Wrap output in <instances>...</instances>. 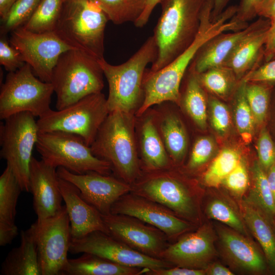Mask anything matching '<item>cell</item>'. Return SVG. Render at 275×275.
Wrapping results in <instances>:
<instances>
[{
    "instance_id": "obj_49",
    "label": "cell",
    "mask_w": 275,
    "mask_h": 275,
    "mask_svg": "<svg viewBox=\"0 0 275 275\" xmlns=\"http://www.w3.org/2000/svg\"><path fill=\"white\" fill-rule=\"evenodd\" d=\"M18 234V229L15 224L0 223V245L10 243Z\"/></svg>"
},
{
    "instance_id": "obj_21",
    "label": "cell",
    "mask_w": 275,
    "mask_h": 275,
    "mask_svg": "<svg viewBox=\"0 0 275 275\" xmlns=\"http://www.w3.org/2000/svg\"><path fill=\"white\" fill-rule=\"evenodd\" d=\"M59 183L70 220L72 238H80L97 231L109 235L102 214L82 198L78 188L59 177Z\"/></svg>"
},
{
    "instance_id": "obj_33",
    "label": "cell",
    "mask_w": 275,
    "mask_h": 275,
    "mask_svg": "<svg viewBox=\"0 0 275 275\" xmlns=\"http://www.w3.org/2000/svg\"><path fill=\"white\" fill-rule=\"evenodd\" d=\"M115 24L134 23L143 14L147 0H92Z\"/></svg>"
},
{
    "instance_id": "obj_56",
    "label": "cell",
    "mask_w": 275,
    "mask_h": 275,
    "mask_svg": "<svg viewBox=\"0 0 275 275\" xmlns=\"http://www.w3.org/2000/svg\"><path fill=\"white\" fill-rule=\"evenodd\" d=\"M18 0H0V16L4 17Z\"/></svg>"
},
{
    "instance_id": "obj_30",
    "label": "cell",
    "mask_w": 275,
    "mask_h": 275,
    "mask_svg": "<svg viewBox=\"0 0 275 275\" xmlns=\"http://www.w3.org/2000/svg\"><path fill=\"white\" fill-rule=\"evenodd\" d=\"M253 185L245 202L259 210L272 225L275 220V203L266 174L258 161L252 168Z\"/></svg>"
},
{
    "instance_id": "obj_23",
    "label": "cell",
    "mask_w": 275,
    "mask_h": 275,
    "mask_svg": "<svg viewBox=\"0 0 275 275\" xmlns=\"http://www.w3.org/2000/svg\"><path fill=\"white\" fill-rule=\"evenodd\" d=\"M154 117L149 116L144 118L140 128L141 163L143 171L168 169L174 164L166 150Z\"/></svg>"
},
{
    "instance_id": "obj_15",
    "label": "cell",
    "mask_w": 275,
    "mask_h": 275,
    "mask_svg": "<svg viewBox=\"0 0 275 275\" xmlns=\"http://www.w3.org/2000/svg\"><path fill=\"white\" fill-rule=\"evenodd\" d=\"M111 213L136 218L163 232L169 240L189 232L193 224L163 205L131 192L121 196L112 206Z\"/></svg>"
},
{
    "instance_id": "obj_3",
    "label": "cell",
    "mask_w": 275,
    "mask_h": 275,
    "mask_svg": "<svg viewBox=\"0 0 275 275\" xmlns=\"http://www.w3.org/2000/svg\"><path fill=\"white\" fill-rule=\"evenodd\" d=\"M134 114L120 111L110 112L90 146L95 156L109 162L116 175L130 185L142 172Z\"/></svg>"
},
{
    "instance_id": "obj_31",
    "label": "cell",
    "mask_w": 275,
    "mask_h": 275,
    "mask_svg": "<svg viewBox=\"0 0 275 275\" xmlns=\"http://www.w3.org/2000/svg\"><path fill=\"white\" fill-rule=\"evenodd\" d=\"M197 75L204 89L222 98H228L239 84L236 86L239 80L233 71L223 65L212 67Z\"/></svg>"
},
{
    "instance_id": "obj_34",
    "label": "cell",
    "mask_w": 275,
    "mask_h": 275,
    "mask_svg": "<svg viewBox=\"0 0 275 275\" xmlns=\"http://www.w3.org/2000/svg\"><path fill=\"white\" fill-rule=\"evenodd\" d=\"M64 0H40L30 20L22 28L35 33L54 32Z\"/></svg>"
},
{
    "instance_id": "obj_1",
    "label": "cell",
    "mask_w": 275,
    "mask_h": 275,
    "mask_svg": "<svg viewBox=\"0 0 275 275\" xmlns=\"http://www.w3.org/2000/svg\"><path fill=\"white\" fill-rule=\"evenodd\" d=\"M213 7V3L206 7L202 17L199 33L185 51L160 70L151 74L145 73L143 82L144 98L135 113L136 117L142 116L154 105L167 101L178 102L182 80L199 49L208 40L222 33L246 27L231 20L236 13L237 6L226 9L214 22L211 19Z\"/></svg>"
},
{
    "instance_id": "obj_11",
    "label": "cell",
    "mask_w": 275,
    "mask_h": 275,
    "mask_svg": "<svg viewBox=\"0 0 275 275\" xmlns=\"http://www.w3.org/2000/svg\"><path fill=\"white\" fill-rule=\"evenodd\" d=\"M35 117L29 112L18 113L5 119L0 126L1 157L26 192L30 191L32 151L39 134Z\"/></svg>"
},
{
    "instance_id": "obj_44",
    "label": "cell",
    "mask_w": 275,
    "mask_h": 275,
    "mask_svg": "<svg viewBox=\"0 0 275 275\" xmlns=\"http://www.w3.org/2000/svg\"><path fill=\"white\" fill-rule=\"evenodd\" d=\"M25 64L20 53L10 44L7 35H1L0 64L10 72L17 70Z\"/></svg>"
},
{
    "instance_id": "obj_7",
    "label": "cell",
    "mask_w": 275,
    "mask_h": 275,
    "mask_svg": "<svg viewBox=\"0 0 275 275\" xmlns=\"http://www.w3.org/2000/svg\"><path fill=\"white\" fill-rule=\"evenodd\" d=\"M173 167L142 171L131 185V192L163 205L184 220L197 223L200 219L198 195L193 186L175 173Z\"/></svg>"
},
{
    "instance_id": "obj_47",
    "label": "cell",
    "mask_w": 275,
    "mask_h": 275,
    "mask_svg": "<svg viewBox=\"0 0 275 275\" xmlns=\"http://www.w3.org/2000/svg\"><path fill=\"white\" fill-rule=\"evenodd\" d=\"M146 274L148 275H205V269H193L173 266L172 267L150 269Z\"/></svg>"
},
{
    "instance_id": "obj_9",
    "label": "cell",
    "mask_w": 275,
    "mask_h": 275,
    "mask_svg": "<svg viewBox=\"0 0 275 275\" xmlns=\"http://www.w3.org/2000/svg\"><path fill=\"white\" fill-rule=\"evenodd\" d=\"M109 113L104 95L101 92L91 94L62 109H51L39 118V133L63 131L77 134L90 146Z\"/></svg>"
},
{
    "instance_id": "obj_29",
    "label": "cell",
    "mask_w": 275,
    "mask_h": 275,
    "mask_svg": "<svg viewBox=\"0 0 275 275\" xmlns=\"http://www.w3.org/2000/svg\"><path fill=\"white\" fill-rule=\"evenodd\" d=\"M189 75L184 93L180 95L182 104L186 113L201 130L207 127V99L204 88L201 86L194 70L189 67Z\"/></svg>"
},
{
    "instance_id": "obj_28",
    "label": "cell",
    "mask_w": 275,
    "mask_h": 275,
    "mask_svg": "<svg viewBox=\"0 0 275 275\" xmlns=\"http://www.w3.org/2000/svg\"><path fill=\"white\" fill-rule=\"evenodd\" d=\"M158 127L166 150L174 164L184 158L188 147L185 126L179 117L173 113L162 116Z\"/></svg>"
},
{
    "instance_id": "obj_18",
    "label": "cell",
    "mask_w": 275,
    "mask_h": 275,
    "mask_svg": "<svg viewBox=\"0 0 275 275\" xmlns=\"http://www.w3.org/2000/svg\"><path fill=\"white\" fill-rule=\"evenodd\" d=\"M214 241L213 229L206 224L195 231L184 234L169 244L161 259L173 266L205 269L215 257Z\"/></svg>"
},
{
    "instance_id": "obj_24",
    "label": "cell",
    "mask_w": 275,
    "mask_h": 275,
    "mask_svg": "<svg viewBox=\"0 0 275 275\" xmlns=\"http://www.w3.org/2000/svg\"><path fill=\"white\" fill-rule=\"evenodd\" d=\"M270 23L242 40L223 64L230 68L239 80L258 66L263 51Z\"/></svg>"
},
{
    "instance_id": "obj_22",
    "label": "cell",
    "mask_w": 275,
    "mask_h": 275,
    "mask_svg": "<svg viewBox=\"0 0 275 275\" xmlns=\"http://www.w3.org/2000/svg\"><path fill=\"white\" fill-rule=\"evenodd\" d=\"M216 230L222 252L233 266L255 274L266 271L265 257L248 236L225 226H218Z\"/></svg>"
},
{
    "instance_id": "obj_37",
    "label": "cell",
    "mask_w": 275,
    "mask_h": 275,
    "mask_svg": "<svg viewBox=\"0 0 275 275\" xmlns=\"http://www.w3.org/2000/svg\"><path fill=\"white\" fill-rule=\"evenodd\" d=\"M246 82V81H245ZM271 85L246 82L245 93L256 125H266L270 104Z\"/></svg>"
},
{
    "instance_id": "obj_41",
    "label": "cell",
    "mask_w": 275,
    "mask_h": 275,
    "mask_svg": "<svg viewBox=\"0 0 275 275\" xmlns=\"http://www.w3.org/2000/svg\"><path fill=\"white\" fill-rule=\"evenodd\" d=\"M214 149L215 144L211 138L198 139L193 147L187 168L190 171L199 169L210 159Z\"/></svg>"
},
{
    "instance_id": "obj_39",
    "label": "cell",
    "mask_w": 275,
    "mask_h": 275,
    "mask_svg": "<svg viewBox=\"0 0 275 275\" xmlns=\"http://www.w3.org/2000/svg\"><path fill=\"white\" fill-rule=\"evenodd\" d=\"M208 217L216 220L228 227L248 236L246 226L244 221L226 202L215 199L209 202L206 208Z\"/></svg>"
},
{
    "instance_id": "obj_43",
    "label": "cell",
    "mask_w": 275,
    "mask_h": 275,
    "mask_svg": "<svg viewBox=\"0 0 275 275\" xmlns=\"http://www.w3.org/2000/svg\"><path fill=\"white\" fill-rule=\"evenodd\" d=\"M222 184L236 196L240 197L244 194L249 186V177L242 159L226 177Z\"/></svg>"
},
{
    "instance_id": "obj_27",
    "label": "cell",
    "mask_w": 275,
    "mask_h": 275,
    "mask_svg": "<svg viewBox=\"0 0 275 275\" xmlns=\"http://www.w3.org/2000/svg\"><path fill=\"white\" fill-rule=\"evenodd\" d=\"M241 214L260 245L268 267L275 273V231L272 225L259 210L245 201L241 203Z\"/></svg>"
},
{
    "instance_id": "obj_19",
    "label": "cell",
    "mask_w": 275,
    "mask_h": 275,
    "mask_svg": "<svg viewBox=\"0 0 275 275\" xmlns=\"http://www.w3.org/2000/svg\"><path fill=\"white\" fill-rule=\"evenodd\" d=\"M56 168L32 157L30 169V191L40 222L54 215L62 208L63 197Z\"/></svg>"
},
{
    "instance_id": "obj_57",
    "label": "cell",
    "mask_w": 275,
    "mask_h": 275,
    "mask_svg": "<svg viewBox=\"0 0 275 275\" xmlns=\"http://www.w3.org/2000/svg\"><path fill=\"white\" fill-rule=\"evenodd\" d=\"M272 226H273V229H274V230L275 231V220H274V222H273V223L272 224Z\"/></svg>"
},
{
    "instance_id": "obj_51",
    "label": "cell",
    "mask_w": 275,
    "mask_h": 275,
    "mask_svg": "<svg viewBox=\"0 0 275 275\" xmlns=\"http://www.w3.org/2000/svg\"><path fill=\"white\" fill-rule=\"evenodd\" d=\"M160 0H147L145 10L140 17L134 23L137 28H142L148 22L150 15L155 6Z\"/></svg>"
},
{
    "instance_id": "obj_48",
    "label": "cell",
    "mask_w": 275,
    "mask_h": 275,
    "mask_svg": "<svg viewBox=\"0 0 275 275\" xmlns=\"http://www.w3.org/2000/svg\"><path fill=\"white\" fill-rule=\"evenodd\" d=\"M270 20L263 51L265 62L275 59V17Z\"/></svg>"
},
{
    "instance_id": "obj_35",
    "label": "cell",
    "mask_w": 275,
    "mask_h": 275,
    "mask_svg": "<svg viewBox=\"0 0 275 275\" xmlns=\"http://www.w3.org/2000/svg\"><path fill=\"white\" fill-rule=\"evenodd\" d=\"M241 159L239 153L235 149L230 148L222 149L204 173V183L209 187L218 186Z\"/></svg>"
},
{
    "instance_id": "obj_17",
    "label": "cell",
    "mask_w": 275,
    "mask_h": 275,
    "mask_svg": "<svg viewBox=\"0 0 275 275\" xmlns=\"http://www.w3.org/2000/svg\"><path fill=\"white\" fill-rule=\"evenodd\" d=\"M57 171L60 178L76 186L82 198L102 215L110 213L113 205L121 196L131 191L130 184L110 175L94 171L78 174L63 167L58 168Z\"/></svg>"
},
{
    "instance_id": "obj_10",
    "label": "cell",
    "mask_w": 275,
    "mask_h": 275,
    "mask_svg": "<svg viewBox=\"0 0 275 275\" xmlns=\"http://www.w3.org/2000/svg\"><path fill=\"white\" fill-rule=\"evenodd\" d=\"M54 92L51 82L37 77L31 66L22 67L8 73L0 92V119L21 112H29L40 118L50 109Z\"/></svg>"
},
{
    "instance_id": "obj_46",
    "label": "cell",
    "mask_w": 275,
    "mask_h": 275,
    "mask_svg": "<svg viewBox=\"0 0 275 275\" xmlns=\"http://www.w3.org/2000/svg\"><path fill=\"white\" fill-rule=\"evenodd\" d=\"M262 0H240L237 9L231 20L248 25V22L257 16V9Z\"/></svg>"
},
{
    "instance_id": "obj_12",
    "label": "cell",
    "mask_w": 275,
    "mask_h": 275,
    "mask_svg": "<svg viewBox=\"0 0 275 275\" xmlns=\"http://www.w3.org/2000/svg\"><path fill=\"white\" fill-rule=\"evenodd\" d=\"M37 245L41 275H61L72 239L65 205L53 216L30 227Z\"/></svg>"
},
{
    "instance_id": "obj_16",
    "label": "cell",
    "mask_w": 275,
    "mask_h": 275,
    "mask_svg": "<svg viewBox=\"0 0 275 275\" xmlns=\"http://www.w3.org/2000/svg\"><path fill=\"white\" fill-rule=\"evenodd\" d=\"M102 216L110 235L144 254L161 259L169 245L161 230L126 215L110 213Z\"/></svg>"
},
{
    "instance_id": "obj_13",
    "label": "cell",
    "mask_w": 275,
    "mask_h": 275,
    "mask_svg": "<svg viewBox=\"0 0 275 275\" xmlns=\"http://www.w3.org/2000/svg\"><path fill=\"white\" fill-rule=\"evenodd\" d=\"M10 35V44L19 51L35 75L46 82H51L53 69L61 54L73 49L54 32L35 33L21 27Z\"/></svg>"
},
{
    "instance_id": "obj_53",
    "label": "cell",
    "mask_w": 275,
    "mask_h": 275,
    "mask_svg": "<svg viewBox=\"0 0 275 275\" xmlns=\"http://www.w3.org/2000/svg\"><path fill=\"white\" fill-rule=\"evenodd\" d=\"M266 122L267 126H266L275 142V96L272 100H270Z\"/></svg>"
},
{
    "instance_id": "obj_32",
    "label": "cell",
    "mask_w": 275,
    "mask_h": 275,
    "mask_svg": "<svg viewBox=\"0 0 275 275\" xmlns=\"http://www.w3.org/2000/svg\"><path fill=\"white\" fill-rule=\"evenodd\" d=\"M22 188L7 165L0 176V223L15 224L16 205Z\"/></svg>"
},
{
    "instance_id": "obj_38",
    "label": "cell",
    "mask_w": 275,
    "mask_h": 275,
    "mask_svg": "<svg viewBox=\"0 0 275 275\" xmlns=\"http://www.w3.org/2000/svg\"><path fill=\"white\" fill-rule=\"evenodd\" d=\"M40 0H18L9 13L1 18L0 34L7 35L30 20Z\"/></svg>"
},
{
    "instance_id": "obj_26",
    "label": "cell",
    "mask_w": 275,
    "mask_h": 275,
    "mask_svg": "<svg viewBox=\"0 0 275 275\" xmlns=\"http://www.w3.org/2000/svg\"><path fill=\"white\" fill-rule=\"evenodd\" d=\"M150 269L124 266L96 255L84 253L68 259L61 275H140Z\"/></svg>"
},
{
    "instance_id": "obj_54",
    "label": "cell",
    "mask_w": 275,
    "mask_h": 275,
    "mask_svg": "<svg viewBox=\"0 0 275 275\" xmlns=\"http://www.w3.org/2000/svg\"><path fill=\"white\" fill-rule=\"evenodd\" d=\"M230 0H214V5L211 15L212 22L216 21L226 9Z\"/></svg>"
},
{
    "instance_id": "obj_4",
    "label": "cell",
    "mask_w": 275,
    "mask_h": 275,
    "mask_svg": "<svg viewBox=\"0 0 275 275\" xmlns=\"http://www.w3.org/2000/svg\"><path fill=\"white\" fill-rule=\"evenodd\" d=\"M157 54V44L152 35L123 64L114 65L104 58L99 60L108 85L106 103L109 113L115 111L136 113L144 98L143 82L146 67L155 61Z\"/></svg>"
},
{
    "instance_id": "obj_42",
    "label": "cell",
    "mask_w": 275,
    "mask_h": 275,
    "mask_svg": "<svg viewBox=\"0 0 275 275\" xmlns=\"http://www.w3.org/2000/svg\"><path fill=\"white\" fill-rule=\"evenodd\" d=\"M258 162L266 172L275 163V142L266 125L261 128L256 144Z\"/></svg>"
},
{
    "instance_id": "obj_5",
    "label": "cell",
    "mask_w": 275,
    "mask_h": 275,
    "mask_svg": "<svg viewBox=\"0 0 275 275\" xmlns=\"http://www.w3.org/2000/svg\"><path fill=\"white\" fill-rule=\"evenodd\" d=\"M109 21L92 0H64L55 34L73 49L104 59V32Z\"/></svg>"
},
{
    "instance_id": "obj_40",
    "label": "cell",
    "mask_w": 275,
    "mask_h": 275,
    "mask_svg": "<svg viewBox=\"0 0 275 275\" xmlns=\"http://www.w3.org/2000/svg\"><path fill=\"white\" fill-rule=\"evenodd\" d=\"M209 118L213 129L223 136L228 131L231 124L229 111L227 106L217 98L209 97Z\"/></svg>"
},
{
    "instance_id": "obj_25",
    "label": "cell",
    "mask_w": 275,
    "mask_h": 275,
    "mask_svg": "<svg viewBox=\"0 0 275 275\" xmlns=\"http://www.w3.org/2000/svg\"><path fill=\"white\" fill-rule=\"evenodd\" d=\"M20 244L2 264L1 275H41L37 245L32 228L21 231Z\"/></svg>"
},
{
    "instance_id": "obj_50",
    "label": "cell",
    "mask_w": 275,
    "mask_h": 275,
    "mask_svg": "<svg viewBox=\"0 0 275 275\" xmlns=\"http://www.w3.org/2000/svg\"><path fill=\"white\" fill-rule=\"evenodd\" d=\"M257 16L268 19L275 17V0H262L257 9Z\"/></svg>"
},
{
    "instance_id": "obj_20",
    "label": "cell",
    "mask_w": 275,
    "mask_h": 275,
    "mask_svg": "<svg viewBox=\"0 0 275 275\" xmlns=\"http://www.w3.org/2000/svg\"><path fill=\"white\" fill-rule=\"evenodd\" d=\"M244 29L222 33L206 42L198 50L190 67L197 73L223 65L236 47L245 38L267 25L270 20L261 17Z\"/></svg>"
},
{
    "instance_id": "obj_55",
    "label": "cell",
    "mask_w": 275,
    "mask_h": 275,
    "mask_svg": "<svg viewBox=\"0 0 275 275\" xmlns=\"http://www.w3.org/2000/svg\"><path fill=\"white\" fill-rule=\"evenodd\" d=\"M269 186L275 203V163L266 172Z\"/></svg>"
},
{
    "instance_id": "obj_6",
    "label": "cell",
    "mask_w": 275,
    "mask_h": 275,
    "mask_svg": "<svg viewBox=\"0 0 275 275\" xmlns=\"http://www.w3.org/2000/svg\"><path fill=\"white\" fill-rule=\"evenodd\" d=\"M103 75L99 60L89 54L76 49L62 53L53 69L51 80L57 95V109L101 92Z\"/></svg>"
},
{
    "instance_id": "obj_52",
    "label": "cell",
    "mask_w": 275,
    "mask_h": 275,
    "mask_svg": "<svg viewBox=\"0 0 275 275\" xmlns=\"http://www.w3.org/2000/svg\"><path fill=\"white\" fill-rule=\"evenodd\" d=\"M205 269L206 274L208 275L234 274L231 270L219 263H211Z\"/></svg>"
},
{
    "instance_id": "obj_45",
    "label": "cell",
    "mask_w": 275,
    "mask_h": 275,
    "mask_svg": "<svg viewBox=\"0 0 275 275\" xmlns=\"http://www.w3.org/2000/svg\"><path fill=\"white\" fill-rule=\"evenodd\" d=\"M246 82L275 83V59L265 62L248 73L242 79Z\"/></svg>"
},
{
    "instance_id": "obj_36",
    "label": "cell",
    "mask_w": 275,
    "mask_h": 275,
    "mask_svg": "<svg viewBox=\"0 0 275 275\" xmlns=\"http://www.w3.org/2000/svg\"><path fill=\"white\" fill-rule=\"evenodd\" d=\"M245 84L244 80H241L234 93V119L241 139L248 144L251 142L253 138L256 125L246 100Z\"/></svg>"
},
{
    "instance_id": "obj_8",
    "label": "cell",
    "mask_w": 275,
    "mask_h": 275,
    "mask_svg": "<svg viewBox=\"0 0 275 275\" xmlns=\"http://www.w3.org/2000/svg\"><path fill=\"white\" fill-rule=\"evenodd\" d=\"M41 159L54 167H63L75 174L90 171L110 175L107 161L95 156L80 136L63 131L39 133L36 144Z\"/></svg>"
},
{
    "instance_id": "obj_14",
    "label": "cell",
    "mask_w": 275,
    "mask_h": 275,
    "mask_svg": "<svg viewBox=\"0 0 275 275\" xmlns=\"http://www.w3.org/2000/svg\"><path fill=\"white\" fill-rule=\"evenodd\" d=\"M69 252L90 253L122 265L150 269L173 266L160 259L144 254L101 231H94L80 238H72Z\"/></svg>"
},
{
    "instance_id": "obj_2",
    "label": "cell",
    "mask_w": 275,
    "mask_h": 275,
    "mask_svg": "<svg viewBox=\"0 0 275 275\" xmlns=\"http://www.w3.org/2000/svg\"><path fill=\"white\" fill-rule=\"evenodd\" d=\"M211 1L160 0L161 12L153 35L158 54L147 73L163 68L193 43L204 12Z\"/></svg>"
}]
</instances>
